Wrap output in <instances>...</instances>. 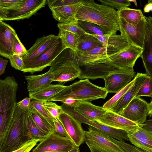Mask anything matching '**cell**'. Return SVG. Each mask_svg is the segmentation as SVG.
<instances>
[{
  "label": "cell",
  "mask_w": 152,
  "mask_h": 152,
  "mask_svg": "<svg viewBox=\"0 0 152 152\" xmlns=\"http://www.w3.org/2000/svg\"><path fill=\"white\" fill-rule=\"evenodd\" d=\"M75 17L77 21L96 24L104 35L116 34L120 31L117 11L109 7L97 3L93 0H83Z\"/></svg>",
  "instance_id": "obj_1"
},
{
  "label": "cell",
  "mask_w": 152,
  "mask_h": 152,
  "mask_svg": "<svg viewBox=\"0 0 152 152\" xmlns=\"http://www.w3.org/2000/svg\"><path fill=\"white\" fill-rule=\"evenodd\" d=\"M18 87L13 76L0 79V150L17 107Z\"/></svg>",
  "instance_id": "obj_2"
},
{
  "label": "cell",
  "mask_w": 152,
  "mask_h": 152,
  "mask_svg": "<svg viewBox=\"0 0 152 152\" xmlns=\"http://www.w3.org/2000/svg\"><path fill=\"white\" fill-rule=\"evenodd\" d=\"M93 35L103 44V46L77 54L80 67L86 64H96L121 52L130 45L127 39L121 34Z\"/></svg>",
  "instance_id": "obj_3"
},
{
  "label": "cell",
  "mask_w": 152,
  "mask_h": 152,
  "mask_svg": "<svg viewBox=\"0 0 152 152\" xmlns=\"http://www.w3.org/2000/svg\"><path fill=\"white\" fill-rule=\"evenodd\" d=\"M108 92L104 88L91 83L89 79L80 80L66 87L51 98L48 101L61 102L71 98L80 101H91L104 99Z\"/></svg>",
  "instance_id": "obj_4"
},
{
  "label": "cell",
  "mask_w": 152,
  "mask_h": 152,
  "mask_svg": "<svg viewBox=\"0 0 152 152\" xmlns=\"http://www.w3.org/2000/svg\"><path fill=\"white\" fill-rule=\"evenodd\" d=\"M31 139L25 122L24 111L17 107L0 152L16 150Z\"/></svg>",
  "instance_id": "obj_5"
},
{
  "label": "cell",
  "mask_w": 152,
  "mask_h": 152,
  "mask_svg": "<svg viewBox=\"0 0 152 152\" xmlns=\"http://www.w3.org/2000/svg\"><path fill=\"white\" fill-rule=\"evenodd\" d=\"M50 66L49 70L51 71L58 68L60 69L59 73L53 79V82L63 83L72 81L79 78L81 72L78 55L69 48L61 52Z\"/></svg>",
  "instance_id": "obj_6"
},
{
  "label": "cell",
  "mask_w": 152,
  "mask_h": 152,
  "mask_svg": "<svg viewBox=\"0 0 152 152\" xmlns=\"http://www.w3.org/2000/svg\"><path fill=\"white\" fill-rule=\"evenodd\" d=\"M143 50L138 47L130 45L121 52L95 64L105 65L114 72L125 71L133 68L136 61L140 57Z\"/></svg>",
  "instance_id": "obj_7"
},
{
  "label": "cell",
  "mask_w": 152,
  "mask_h": 152,
  "mask_svg": "<svg viewBox=\"0 0 152 152\" xmlns=\"http://www.w3.org/2000/svg\"><path fill=\"white\" fill-rule=\"evenodd\" d=\"M151 20V17L145 16L137 24L132 25L119 18L120 34L127 39L130 45L143 49L148 36L150 23Z\"/></svg>",
  "instance_id": "obj_8"
},
{
  "label": "cell",
  "mask_w": 152,
  "mask_h": 152,
  "mask_svg": "<svg viewBox=\"0 0 152 152\" xmlns=\"http://www.w3.org/2000/svg\"><path fill=\"white\" fill-rule=\"evenodd\" d=\"M109 137L106 133L89 126L88 131H84V142L90 152H125Z\"/></svg>",
  "instance_id": "obj_9"
},
{
  "label": "cell",
  "mask_w": 152,
  "mask_h": 152,
  "mask_svg": "<svg viewBox=\"0 0 152 152\" xmlns=\"http://www.w3.org/2000/svg\"><path fill=\"white\" fill-rule=\"evenodd\" d=\"M66 48L59 37L37 58L25 65L22 71L33 74L42 71L46 67L50 66L56 58Z\"/></svg>",
  "instance_id": "obj_10"
},
{
  "label": "cell",
  "mask_w": 152,
  "mask_h": 152,
  "mask_svg": "<svg viewBox=\"0 0 152 152\" xmlns=\"http://www.w3.org/2000/svg\"><path fill=\"white\" fill-rule=\"evenodd\" d=\"M152 101L148 103L139 97H134L123 110L120 115L140 125L147 121V117H151Z\"/></svg>",
  "instance_id": "obj_11"
},
{
  "label": "cell",
  "mask_w": 152,
  "mask_h": 152,
  "mask_svg": "<svg viewBox=\"0 0 152 152\" xmlns=\"http://www.w3.org/2000/svg\"><path fill=\"white\" fill-rule=\"evenodd\" d=\"M46 0H25L18 9L13 10H0V20H13L28 18L44 7Z\"/></svg>",
  "instance_id": "obj_12"
},
{
  "label": "cell",
  "mask_w": 152,
  "mask_h": 152,
  "mask_svg": "<svg viewBox=\"0 0 152 152\" xmlns=\"http://www.w3.org/2000/svg\"><path fill=\"white\" fill-rule=\"evenodd\" d=\"M77 147L68 138L53 133L40 142L32 152H67Z\"/></svg>",
  "instance_id": "obj_13"
},
{
  "label": "cell",
  "mask_w": 152,
  "mask_h": 152,
  "mask_svg": "<svg viewBox=\"0 0 152 152\" xmlns=\"http://www.w3.org/2000/svg\"><path fill=\"white\" fill-rule=\"evenodd\" d=\"M63 111L70 114L82 123L94 127L106 133L109 136L117 140L124 141H129L128 133L123 130L110 127L97 122L89 120L77 111L74 107L65 105L62 106Z\"/></svg>",
  "instance_id": "obj_14"
},
{
  "label": "cell",
  "mask_w": 152,
  "mask_h": 152,
  "mask_svg": "<svg viewBox=\"0 0 152 152\" xmlns=\"http://www.w3.org/2000/svg\"><path fill=\"white\" fill-rule=\"evenodd\" d=\"M58 119L63 125L67 135L75 145L79 147L84 142V131L81 123L72 116L63 111Z\"/></svg>",
  "instance_id": "obj_15"
},
{
  "label": "cell",
  "mask_w": 152,
  "mask_h": 152,
  "mask_svg": "<svg viewBox=\"0 0 152 152\" xmlns=\"http://www.w3.org/2000/svg\"><path fill=\"white\" fill-rule=\"evenodd\" d=\"M95 121L111 128L124 130L128 134L133 133L140 127V125L110 110L107 111L102 117Z\"/></svg>",
  "instance_id": "obj_16"
},
{
  "label": "cell",
  "mask_w": 152,
  "mask_h": 152,
  "mask_svg": "<svg viewBox=\"0 0 152 152\" xmlns=\"http://www.w3.org/2000/svg\"><path fill=\"white\" fill-rule=\"evenodd\" d=\"M135 75L134 69L111 73L104 79L105 83L104 88L108 93H116L126 87Z\"/></svg>",
  "instance_id": "obj_17"
},
{
  "label": "cell",
  "mask_w": 152,
  "mask_h": 152,
  "mask_svg": "<svg viewBox=\"0 0 152 152\" xmlns=\"http://www.w3.org/2000/svg\"><path fill=\"white\" fill-rule=\"evenodd\" d=\"M15 30L8 24L0 20V55L9 59L13 55V45L16 34Z\"/></svg>",
  "instance_id": "obj_18"
},
{
  "label": "cell",
  "mask_w": 152,
  "mask_h": 152,
  "mask_svg": "<svg viewBox=\"0 0 152 152\" xmlns=\"http://www.w3.org/2000/svg\"><path fill=\"white\" fill-rule=\"evenodd\" d=\"M147 75L146 73H137L134 78V81L132 86L110 111L120 115L124 108L135 97Z\"/></svg>",
  "instance_id": "obj_19"
},
{
  "label": "cell",
  "mask_w": 152,
  "mask_h": 152,
  "mask_svg": "<svg viewBox=\"0 0 152 152\" xmlns=\"http://www.w3.org/2000/svg\"><path fill=\"white\" fill-rule=\"evenodd\" d=\"M58 38V36L50 34L38 38L27 50V55L23 57L24 65L37 58Z\"/></svg>",
  "instance_id": "obj_20"
},
{
  "label": "cell",
  "mask_w": 152,
  "mask_h": 152,
  "mask_svg": "<svg viewBox=\"0 0 152 152\" xmlns=\"http://www.w3.org/2000/svg\"><path fill=\"white\" fill-rule=\"evenodd\" d=\"M60 71L59 69L52 71L49 70L45 73L38 75L25 76L27 82V89L29 92H35L42 87L50 84Z\"/></svg>",
  "instance_id": "obj_21"
},
{
  "label": "cell",
  "mask_w": 152,
  "mask_h": 152,
  "mask_svg": "<svg viewBox=\"0 0 152 152\" xmlns=\"http://www.w3.org/2000/svg\"><path fill=\"white\" fill-rule=\"evenodd\" d=\"M128 136L134 146L146 152H152V131L140 126L135 132L128 134Z\"/></svg>",
  "instance_id": "obj_22"
},
{
  "label": "cell",
  "mask_w": 152,
  "mask_h": 152,
  "mask_svg": "<svg viewBox=\"0 0 152 152\" xmlns=\"http://www.w3.org/2000/svg\"><path fill=\"white\" fill-rule=\"evenodd\" d=\"M83 1L75 4L50 9L53 17L60 23L77 21L75 15Z\"/></svg>",
  "instance_id": "obj_23"
},
{
  "label": "cell",
  "mask_w": 152,
  "mask_h": 152,
  "mask_svg": "<svg viewBox=\"0 0 152 152\" xmlns=\"http://www.w3.org/2000/svg\"><path fill=\"white\" fill-rule=\"evenodd\" d=\"M74 108L88 119L94 121L101 118L107 111L102 107L95 105L90 102L86 101L79 102Z\"/></svg>",
  "instance_id": "obj_24"
},
{
  "label": "cell",
  "mask_w": 152,
  "mask_h": 152,
  "mask_svg": "<svg viewBox=\"0 0 152 152\" xmlns=\"http://www.w3.org/2000/svg\"><path fill=\"white\" fill-rule=\"evenodd\" d=\"M66 86L61 84H49L32 92H29L31 99L44 102L65 89Z\"/></svg>",
  "instance_id": "obj_25"
},
{
  "label": "cell",
  "mask_w": 152,
  "mask_h": 152,
  "mask_svg": "<svg viewBox=\"0 0 152 152\" xmlns=\"http://www.w3.org/2000/svg\"><path fill=\"white\" fill-rule=\"evenodd\" d=\"M146 74L152 77V20L150 23L148 36L140 57Z\"/></svg>",
  "instance_id": "obj_26"
},
{
  "label": "cell",
  "mask_w": 152,
  "mask_h": 152,
  "mask_svg": "<svg viewBox=\"0 0 152 152\" xmlns=\"http://www.w3.org/2000/svg\"><path fill=\"white\" fill-rule=\"evenodd\" d=\"M103 45L93 35L86 33L80 36L76 53L79 54L94 48L102 47Z\"/></svg>",
  "instance_id": "obj_27"
},
{
  "label": "cell",
  "mask_w": 152,
  "mask_h": 152,
  "mask_svg": "<svg viewBox=\"0 0 152 152\" xmlns=\"http://www.w3.org/2000/svg\"><path fill=\"white\" fill-rule=\"evenodd\" d=\"M24 116L31 139L35 140L40 142L49 134L43 131L36 124L28 111H24Z\"/></svg>",
  "instance_id": "obj_28"
},
{
  "label": "cell",
  "mask_w": 152,
  "mask_h": 152,
  "mask_svg": "<svg viewBox=\"0 0 152 152\" xmlns=\"http://www.w3.org/2000/svg\"><path fill=\"white\" fill-rule=\"evenodd\" d=\"M117 12L119 18L132 25L137 24L145 16L141 10L131 9L128 7Z\"/></svg>",
  "instance_id": "obj_29"
},
{
  "label": "cell",
  "mask_w": 152,
  "mask_h": 152,
  "mask_svg": "<svg viewBox=\"0 0 152 152\" xmlns=\"http://www.w3.org/2000/svg\"><path fill=\"white\" fill-rule=\"evenodd\" d=\"M59 28L58 36L66 48L76 52L80 36L74 33Z\"/></svg>",
  "instance_id": "obj_30"
},
{
  "label": "cell",
  "mask_w": 152,
  "mask_h": 152,
  "mask_svg": "<svg viewBox=\"0 0 152 152\" xmlns=\"http://www.w3.org/2000/svg\"><path fill=\"white\" fill-rule=\"evenodd\" d=\"M28 112L35 123L43 131L48 134L55 133L54 127L35 110L30 109Z\"/></svg>",
  "instance_id": "obj_31"
},
{
  "label": "cell",
  "mask_w": 152,
  "mask_h": 152,
  "mask_svg": "<svg viewBox=\"0 0 152 152\" xmlns=\"http://www.w3.org/2000/svg\"><path fill=\"white\" fill-rule=\"evenodd\" d=\"M134 81V78L126 87L116 93L112 98L105 103L102 107L103 108L107 111L110 110L112 109L132 86Z\"/></svg>",
  "instance_id": "obj_32"
},
{
  "label": "cell",
  "mask_w": 152,
  "mask_h": 152,
  "mask_svg": "<svg viewBox=\"0 0 152 152\" xmlns=\"http://www.w3.org/2000/svg\"><path fill=\"white\" fill-rule=\"evenodd\" d=\"M34 109L37 111L45 118L54 128L53 118L43 106L42 102L35 100L31 101L29 109Z\"/></svg>",
  "instance_id": "obj_33"
},
{
  "label": "cell",
  "mask_w": 152,
  "mask_h": 152,
  "mask_svg": "<svg viewBox=\"0 0 152 152\" xmlns=\"http://www.w3.org/2000/svg\"><path fill=\"white\" fill-rule=\"evenodd\" d=\"M78 23L87 34L99 36H103L104 35L98 26L96 24L81 20L78 21Z\"/></svg>",
  "instance_id": "obj_34"
},
{
  "label": "cell",
  "mask_w": 152,
  "mask_h": 152,
  "mask_svg": "<svg viewBox=\"0 0 152 152\" xmlns=\"http://www.w3.org/2000/svg\"><path fill=\"white\" fill-rule=\"evenodd\" d=\"M57 26L58 28L74 33L80 36L86 33L80 26L78 21L66 23H58Z\"/></svg>",
  "instance_id": "obj_35"
},
{
  "label": "cell",
  "mask_w": 152,
  "mask_h": 152,
  "mask_svg": "<svg viewBox=\"0 0 152 152\" xmlns=\"http://www.w3.org/2000/svg\"><path fill=\"white\" fill-rule=\"evenodd\" d=\"M152 77L148 75L146 77L135 97L142 96L152 97Z\"/></svg>",
  "instance_id": "obj_36"
},
{
  "label": "cell",
  "mask_w": 152,
  "mask_h": 152,
  "mask_svg": "<svg viewBox=\"0 0 152 152\" xmlns=\"http://www.w3.org/2000/svg\"><path fill=\"white\" fill-rule=\"evenodd\" d=\"M102 4L117 10V11L131 5L128 0H98Z\"/></svg>",
  "instance_id": "obj_37"
},
{
  "label": "cell",
  "mask_w": 152,
  "mask_h": 152,
  "mask_svg": "<svg viewBox=\"0 0 152 152\" xmlns=\"http://www.w3.org/2000/svg\"><path fill=\"white\" fill-rule=\"evenodd\" d=\"M12 52L13 55H17L22 58L28 54L27 50L21 42L17 34L14 38Z\"/></svg>",
  "instance_id": "obj_38"
},
{
  "label": "cell",
  "mask_w": 152,
  "mask_h": 152,
  "mask_svg": "<svg viewBox=\"0 0 152 152\" xmlns=\"http://www.w3.org/2000/svg\"><path fill=\"white\" fill-rule=\"evenodd\" d=\"M25 0H0V10H10L18 8Z\"/></svg>",
  "instance_id": "obj_39"
},
{
  "label": "cell",
  "mask_w": 152,
  "mask_h": 152,
  "mask_svg": "<svg viewBox=\"0 0 152 152\" xmlns=\"http://www.w3.org/2000/svg\"><path fill=\"white\" fill-rule=\"evenodd\" d=\"M42 105L53 118H58L63 111L61 106H59L52 102H42Z\"/></svg>",
  "instance_id": "obj_40"
},
{
  "label": "cell",
  "mask_w": 152,
  "mask_h": 152,
  "mask_svg": "<svg viewBox=\"0 0 152 152\" xmlns=\"http://www.w3.org/2000/svg\"><path fill=\"white\" fill-rule=\"evenodd\" d=\"M82 0H48L47 2L50 9L78 4Z\"/></svg>",
  "instance_id": "obj_41"
},
{
  "label": "cell",
  "mask_w": 152,
  "mask_h": 152,
  "mask_svg": "<svg viewBox=\"0 0 152 152\" xmlns=\"http://www.w3.org/2000/svg\"><path fill=\"white\" fill-rule=\"evenodd\" d=\"M110 140L119 145L125 152H146L134 146L125 142L124 141L118 140L110 136Z\"/></svg>",
  "instance_id": "obj_42"
},
{
  "label": "cell",
  "mask_w": 152,
  "mask_h": 152,
  "mask_svg": "<svg viewBox=\"0 0 152 152\" xmlns=\"http://www.w3.org/2000/svg\"><path fill=\"white\" fill-rule=\"evenodd\" d=\"M11 66L16 69L22 71L24 66L23 58L17 55H13L9 58Z\"/></svg>",
  "instance_id": "obj_43"
},
{
  "label": "cell",
  "mask_w": 152,
  "mask_h": 152,
  "mask_svg": "<svg viewBox=\"0 0 152 152\" xmlns=\"http://www.w3.org/2000/svg\"><path fill=\"white\" fill-rule=\"evenodd\" d=\"M53 122L55 133L60 136L68 138L64 128L58 118H53Z\"/></svg>",
  "instance_id": "obj_44"
},
{
  "label": "cell",
  "mask_w": 152,
  "mask_h": 152,
  "mask_svg": "<svg viewBox=\"0 0 152 152\" xmlns=\"http://www.w3.org/2000/svg\"><path fill=\"white\" fill-rule=\"evenodd\" d=\"M38 141L31 139L26 142L18 149L10 152H30L31 150L36 146Z\"/></svg>",
  "instance_id": "obj_45"
},
{
  "label": "cell",
  "mask_w": 152,
  "mask_h": 152,
  "mask_svg": "<svg viewBox=\"0 0 152 152\" xmlns=\"http://www.w3.org/2000/svg\"><path fill=\"white\" fill-rule=\"evenodd\" d=\"M31 100V99L29 97H26L17 102V107L24 111H28L29 108Z\"/></svg>",
  "instance_id": "obj_46"
},
{
  "label": "cell",
  "mask_w": 152,
  "mask_h": 152,
  "mask_svg": "<svg viewBox=\"0 0 152 152\" xmlns=\"http://www.w3.org/2000/svg\"><path fill=\"white\" fill-rule=\"evenodd\" d=\"M80 101L71 98H67L62 101V104L70 107H74Z\"/></svg>",
  "instance_id": "obj_47"
},
{
  "label": "cell",
  "mask_w": 152,
  "mask_h": 152,
  "mask_svg": "<svg viewBox=\"0 0 152 152\" xmlns=\"http://www.w3.org/2000/svg\"><path fill=\"white\" fill-rule=\"evenodd\" d=\"M8 60L0 57V76L4 73Z\"/></svg>",
  "instance_id": "obj_48"
},
{
  "label": "cell",
  "mask_w": 152,
  "mask_h": 152,
  "mask_svg": "<svg viewBox=\"0 0 152 152\" xmlns=\"http://www.w3.org/2000/svg\"><path fill=\"white\" fill-rule=\"evenodd\" d=\"M140 126L147 130L152 131V119L146 121L144 123L140 124Z\"/></svg>",
  "instance_id": "obj_49"
},
{
  "label": "cell",
  "mask_w": 152,
  "mask_h": 152,
  "mask_svg": "<svg viewBox=\"0 0 152 152\" xmlns=\"http://www.w3.org/2000/svg\"><path fill=\"white\" fill-rule=\"evenodd\" d=\"M152 11V0H149L143 8L144 13H148Z\"/></svg>",
  "instance_id": "obj_50"
},
{
  "label": "cell",
  "mask_w": 152,
  "mask_h": 152,
  "mask_svg": "<svg viewBox=\"0 0 152 152\" xmlns=\"http://www.w3.org/2000/svg\"><path fill=\"white\" fill-rule=\"evenodd\" d=\"M67 152H80V149L79 147H76Z\"/></svg>",
  "instance_id": "obj_51"
},
{
  "label": "cell",
  "mask_w": 152,
  "mask_h": 152,
  "mask_svg": "<svg viewBox=\"0 0 152 152\" xmlns=\"http://www.w3.org/2000/svg\"><path fill=\"white\" fill-rule=\"evenodd\" d=\"M130 2H132L134 3L135 6L137 7V3L136 1L135 0H128Z\"/></svg>",
  "instance_id": "obj_52"
},
{
  "label": "cell",
  "mask_w": 152,
  "mask_h": 152,
  "mask_svg": "<svg viewBox=\"0 0 152 152\" xmlns=\"http://www.w3.org/2000/svg\"></svg>",
  "instance_id": "obj_53"
}]
</instances>
